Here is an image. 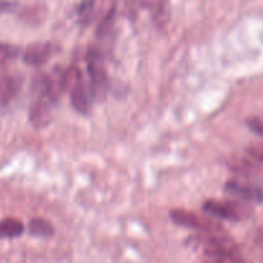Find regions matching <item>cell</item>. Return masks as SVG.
<instances>
[{
	"label": "cell",
	"instance_id": "cell-17",
	"mask_svg": "<svg viewBox=\"0 0 263 263\" xmlns=\"http://www.w3.org/2000/svg\"><path fill=\"white\" fill-rule=\"evenodd\" d=\"M249 156L257 162H262L263 163V144H253L247 149Z\"/></svg>",
	"mask_w": 263,
	"mask_h": 263
},
{
	"label": "cell",
	"instance_id": "cell-10",
	"mask_svg": "<svg viewBox=\"0 0 263 263\" xmlns=\"http://www.w3.org/2000/svg\"><path fill=\"white\" fill-rule=\"evenodd\" d=\"M23 79L17 74H9L0 79V105H7L12 102L22 87Z\"/></svg>",
	"mask_w": 263,
	"mask_h": 263
},
{
	"label": "cell",
	"instance_id": "cell-16",
	"mask_svg": "<svg viewBox=\"0 0 263 263\" xmlns=\"http://www.w3.org/2000/svg\"><path fill=\"white\" fill-rule=\"evenodd\" d=\"M144 3L145 0H125L126 12L128 15H136L141 8H144Z\"/></svg>",
	"mask_w": 263,
	"mask_h": 263
},
{
	"label": "cell",
	"instance_id": "cell-18",
	"mask_svg": "<svg viewBox=\"0 0 263 263\" xmlns=\"http://www.w3.org/2000/svg\"><path fill=\"white\" fill-rule=\"evenodd\" d=\"M248 127L253 131L254 134H257L258 136L263 138V121L259 118H249L248 120Z\"/></svg>",
	"mask_w": 263,
	"mask_h": 263
},
{
	"label": "cell",
	"instance_id": "cell-4",
	"mask_svg": "<svg viewBox=\"0 0 263 263\" xmlns=\"http://www.w3.org/2000/svg\"><path fill=\"white\" fill-rule=\"evenodd\" d=\"M170 217L176 225L182 226V228L193 229L200 233H217V231H223L222 226L216 222L212 218L207 216H202L199 213L190 212L186 210H172L170 212Z\"/></svg>",
	"mask_w": 263,
	"mask_h": 263
},
{
	"label": "cell",
	"instance_id": "cell-6",
	"mask_svg": "<svg viewBox=\"0 0 263 263\" xmlns=\"http://www.w3.org/2000/svg\"><path fill=\"white\" fill-rule=\"evenodd\" d=\"M226 193L231 195L239 197L240 199L247 200V202H263V186L256 184H248V182H240V181H229L228 184L223 186Z\"/></svg>",
	"mask_w": 263,
	"mask_h": 263
},
{
	"label": "cell",
	"instance_id": "cell-11",
	"mask_svg": "<svg viewBox=\"0 0 263 263\" xmlns=\"http://www.w3.org/2000/svg\"><path fill=\"white\" fill-rule=\"evenodd\" d=\"M25 233V225L18 218L7 217L0 221V239H14Z\"/></svg>",
	"mask_w": 263,
	"mask_h": 263
},
{
	"label": "cell",
	"instance_id": "cell-1",
	"mask_svg": "<svg viewBox=\"0 0 263 263\" xmlns=\"http://www.w3.org/2000/svg\"><path fill=\"white\" fill-rule=\"evenodd\" d=\"M225 233L226 231L202 233L199 238L195 239L197 246L202 249L204 261L218 263L243 261L235 241Z\"/></svg>",
	"mask_w": 263,
	"mask_h": 263
},
{
	"label": "cell",
	"instance_id": "cell-9",
	"mask_svg": "<svg viewBox=\"0 0 263 263\" xmlns=\"http://www.w3.org/2000/svg\"><path fill=\"white\" fill-rule=\"evenodd\" d=\"M69 92H71L72 107L81 115H86L90 109V105H91L92 95L91 91L86 89L82 80L77 82L74 86H72Z\"/></svg>",
	"mask_w": 263,
	"mask_h": 263
},
{
	"label": "cell",
	"instance_id": "cell-3",
	"mask_svg": "<svg viewBox=\"0 0 263 263\" xmlns=\"http://www.w3.org/2000/svg\"><path fill=\"white\" fill-rule=\"evenodd\" d=\"M247 202V200H246ZM238 202V200H230V202H222V200H207L203 204V211L208 215H212L221 220L239 221L247 220L252 216L253 208L249 203Z\"/></svg>",
	"mask_w": 263,
	"mask_h": 263
},
{
	"label": "cell",
	"instance_id": "cell-5",
	"mask_svg": "<svg viewBox=\"0 0 263 263\" xmlns=\"http://www.w3.org/2000/svg\"><path fill=\"white\" fill-rule=\"evenodd\" d=\"M55 100L45 94L36 95V99L30 108V121L36 127H43L50 121V112Z\"/></svg>",
	"mask_w": 263,
	"mask_h": 263
},
{
	"label": "cell",
	"instance_id": "cell-14",
	"mask_svg": "<svg viewBox=\"0 0 263 263\" xmlns=\"http://www.w3.org/2000/svg\"><path fill=\"white\" fill-rule=\"evenodd\" d=\"M95 4H97V0H82L80 3L79 8H77V17L82 25L90 23L95 9Z\"/></svg>",
	"mask_w": 263,
	"mask_h": 263
},
{
	"label": "cell",
	"instance_id": "cell-15",
	"mask_svg": "<svg viewBox=\"0 0 263 263\" xmlns=\"http://www.w3.org/2000/svg\"><path fill=\"white\" fill-rule=\"evenodd\" d=\"M18 53H20V49L17 46L9 45V44H0V64L14 59Z\"/></svg>",
	"mask_w": 263,
	"mask_h": 263
},
{
	"label": "cell",
	"instance_id": "cell-7",
	"mask_svg": "<svg viewBox=\"0 0 263 263\" xmlns=\"http://www.w3.org/2000/svg\"><path fill=\"white\" fill-rule=\"evenodd\" d=\"M54 53V45L49 41H39L31 44L23 53V62L27 66L40 67L49 61Z\"/></svg>",
	"mask_w": 263,
	"mask_h": 263
},
{
	"label": "cell",
	"instance_id": "cell-19",
	"mask_svg": "<svg viewBox=\"0 0 263 263\" xmlns=\"http://www.w3.org/2000/svg\"><path fill=\"white\" fill-rule=\"evenodd\" d=\"M18 3L14 0H0V14L9 13L17 8Z\"/></svg>",
	"mask_w": 263,
	"mask_h": 263
},
{
	"label": "cell",
	"instance_id": "cell-8",
	"mask_svg": "<svg viewBox=\"0 0 263 263\" xmlns=\"http://www.w3.org/2000/svg\"><path fill=\"white\" fill-rule=\"evenodd\" d=\"M144 8L148 9L152 20L156 23L157 27L164 28L170 22L171 17V8L170 0H145Z\"/></svg>",
	"mask_w": 263,
	"mask_h": 263
},
{
	"label": "cell",
	"instance_id": "cell-13",
	"mask_svg": "<svg viewBox=\"0 0 263 263\" xmlns=\"http://www.w3.org/2000/svg\"><path fill=\"white\" fill-rule=\"evenodd\" d=\"M115 21H116V5L104 12V14H103L102 20H100L99 25H98L97 27V35L99 36V37H105V36L109 35L113 30V26H115Z\"/></svg>",
	"mask_w": 263,
	"mask_h": 263
},
{
	"label": "cell",
	"instance_id": "cell-2",
	"mask_svg": "<svg viewBox=\"0 0 263 263\" xmlns=\"http://www.w3.org/2000/svg\"><path fill=\"white\" fill-rule=\"evenodd\" d=\"M87 73L90 77V91L95 100H104L109 91V79L103 64L102 54L90 49L87 54Z\"/></svg>",
	"mask_w": 263,
	"mask_h": 263
},
{
	"label": "cell",
	"instance_id": "cell-12",
	"mask_svg": "<svg viewBox=\"0 0 263 263\" xmlns=\"http://www.w3.org/2000/svg\"><path fill=\"white\" fill-rule=\"evenodd\" d=\"M28 233L36 238H50L54 234V228L45 218H32L28 222Z\"/></svg>",
	"mask_w": 263,
	"mask_h": 263
}]
</instances>
